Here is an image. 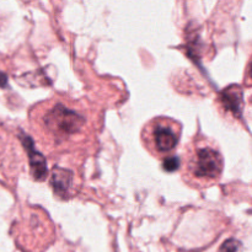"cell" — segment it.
<instances>
[{
    "instance_id": "obj_1",
    "label": "cell",
    "mask_w": 252,
    "mask_h": 252,
    "mask_svg": "<svg viewBox=\"0 0 252 252\" xmlns=\"http://www.w3.org/2000/svg\"><path fill=\"white\" fill-rule=\"evenodd\" d=\"M86 120L80 112L63 102H54L42 113L41 125L57 142L78 135L85 127Z\"/></svg>"
},
{
    "instance_id": "obj_2",
    "label": "cell",
    "mask_w": 252,
    "mask_h": 252,
    "mask_svg": "<svg viewBox=\"0 0 252 252\" xmlns=\"http://www.w3.org/2000/svg\"><path fill=\"white\" fill-rule=\"evenodd\" d=\"M181 135V126L167 117L154 118L143 130V142L157 157H164L175 149Z\"/></svg>"
},
{
    "instance_id": "obj_3",
    "label": "cell",
    "mask_w": 252,
    "mask_h": 252,
    "mask_svg": "<svg viewBox=\"0 0 252 252\" xmlns=\"http://www.w3.org/2000/svg\"><path fill=\"white\" fill-rule=\"evenodd\" d=\"M223 171V157L217 148L208 144H196L189 149L187 158V172L194 181L207 184L220 177Z\"/></svg>"
},
{
    "instance_id": "obj_4",
    "label": "cell",
    "mask_w": 252,
    "mask_h": 252,
    "mask_svg": "<svg viewBox=\"0 0 252 252\" xmlns=\"http://www.w3.org/2000/svg\"><path fill=\"white\" fill-rule=\"evenodd\" d=\"M25 148L29 153V161L31 166V174L36 181H43L47 177V162L41 153L33 148V142L29 137L22 138Z\"/></svg>"
},
{
    "instance_id": "obj_5",
    "label": "cell",
    "mask_w": 252,
    "mask_h": 252,
    "mask_svg": "<svg viewBox=\"0 0 252 252\" xmlns=\"http://www.w3.org/2000/svg\"><path fill=\"white\" fill-rule=\"evenodd\" d=\"M244 93L240 86L233 85L224 89L220 93V101L226 111H230L234 116L241 115V108L244 105Z\"/></svg>"
},
{
    "instance_id": "obj_6",
    "label": "cell",
    "mask_w": 252,
    "mask_h": 252,
    "mask_svg": "<svg viewBox=\"0 0 252 252\" xmlns=\"http://www.w3.org/2000/svg\"><path fill=\"white\" fill-rule=\"evenodd\" d=\"M71 184H73V174L69 170L61 169V167H54L52 170L51 185L57 196L65 198L70 191Z\"/></svg>"
},
{
    "instance_id": "obj_7",
    "label": "cell",
    "mask_w": 252,
    "mask_h": 252,
    "mask_svg": "<svg viewBox=\"0 0 252 252\" xmlns=\"http://www.w3.org/2000/svg\"><path fill=\"white\" fill-rule=\"evenodd\" d=\"M180 165H181V160L177 157H165L162 161V169L167 172H172L179 170Z\"/></svg>"
},
{
    "instance_id": "obj_8",
    "label": "cell",
    "mask_w": 252,
    "mask_h": 252,
    "mask_svg": "<svg viewBox=\"0 0 252 252\" xmlns=\"http://www.w3.org/2000/svg\"><path fill=\"white\" fill-rule=\"evenodd\" d=\"M240 249V243L235 239H229L219 249V252H238Z\"/></svg>"
},
{
    "instance_id": "obj_9",
    "label": "cell",
    "mask_w": 252,
    "mask_h": 252,
    "mask_svg": "<svg viewBox=\"0 0 252 252\" xmlns=\"http://www.w3.org/2000/svg\"><path fill=\"white\" fill-rule=\"evenodd\" d=\"M5 84H6V76L0 73V86H5Z\"/></svg>"
}]
</instances>
